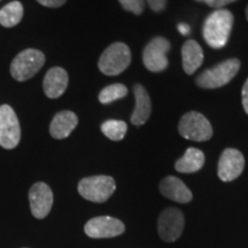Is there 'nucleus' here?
I'll list each match as a JSON object with an SVG mask.
<instances>
[{
	"mask_svg": "<svg viewBox=\"0 0 248 248\" xmlns=\"http://www.w3.org/2000/svg\"><path fill=\"white\" fill-rule=\"evenodd\" d=\"M125 11L131 12L135 15H140L144 12L145 0H119Z\"/></svg>",
	"mask_w": 248,
	"mask_h": 248,
	"instance_id": "4be33fe9",
	"label": "nucleus"
},
{
	"mask_svg": "<svg viewBox=\"0 0 248 248\" xmlns=\"http://www.w3.org/2000/svg\"><path fill=\"white\" fill-rule=\"evenodd\" d=\"M131 62V52L124 43H113L105 49L99 59L98 67L107 76H116L123 73Z\"/></svg>",
	"mask_w": 248,
	"mask_h": 248,
	"instance_id": "f03ea898",
	"label": "nucleus"
},
{
	"mask_svg": "<svg viewBox=\"0 0 248 248\" xmlns=\"http://www.w3.org/2000/svg\"><path fill=\"white\" fill-rule=\"evenodd\" d=\"M183 69L187 75H192L203 62V51L195 40H186L182 47Z\"/></svg>",
	"mask_w": 248,
	"mask_h": 248,
	"instance_id": "f3484780",
	"label": "nucleus"
},
{
	"mask_svg": "<svg viewBox=\"0 0 248 248\" xmlns=\"http://www.w3.org/2000/svg\"><path fill=\"white\" fill-rule=\"evenodd\" d=\"M178 131L182 137L193 141L209 140L213 136L212 124L202 114L188 111L179 121Z\"/></svg>",
	"mask_w": 248,
	"mask_h": 248,
	"instance_id": "423d86ee",
	"label": "nucleus"
},
{
	"mask_svg": "<svg viewBox=\"0 0 248 248\" xmlns=\"http://www.w3.org/2000/svg\"><path fill=\"white\" fill-rule=\"evenodd\" d=\"M233 27V14L229 9H215L204 20L202 35L210 47H224Z\"/></svg>",
	"mask_w": 248,
	"mask_h": 248,
	"instance_id": "f257e3e1",
	"label": "nucleus"
},
{
	"mask_svg": "<svg viewBox=\"0 0 248 248\" xmlns=\"http://www.w3.org/2000/svg\"><path fill=\"white\" fill-rule=\"evenodd\" d=\"M184 215L177 208L164 209L157 221V232L164 241L172 243L181 237L184 230Z\"/></svg>",
	"mask_w": 248,
	"mask_h": 248,
	"instance_id": "1a4fd4ad",
	"label": "nucleus"
},
{
	"mask_svg": "<svg viewBox=\"0 0 248 248\" xmlns=\"http://www.w3.org/2000/svg\"><path fill=\"white\" fill-rule=\"evenodd\" d=\"M146 1L150 5L152 11L155 12V13L162 12L167 6V0H146Z\"/></svg>",
	"mask_w": 248,
	"mask_h": 248,
	"instance_id": "b1692460",
	"label": "nucleus"
},
{
	"mask_svg": "<svg viewBox=\"0 0 248 248\" xmlns=\"http://www.w3.org/2000/svg\"><path fill=\"white\" fill-rule=\"evenodd\" d=\"M178 31L182 33V35H188V32H190V28L184 23H181L178 26Z\"/></svg>",
	"mask_w": 248,
	"mask_h": 248,
	"instance_id": "bb28decb",
	"label": "nucleus"
},
{
	"mask_svg": "<svg viewBox=\"0 0 248 248\" xmlns=\"http://www.w3.org/2000/svg\"><path fill=\"white\" fill-rule=\"evenodd\" d=\"M45 63V55L35 48L20 52L11 64V74L17 82H24L36 75Z\"/></svg>",
	"mask_w": 248,
	"mask_h": 248,
	"instance_id": "39448f33",
	"label": "nucleus"
},
{
	"mask_svg": "<svg viewBox=\"0 0 248 248\" xmlns=\"http://www.w3.org/2000/svg\"><path fill=\"white\" fill-rule=\"evenodd\" d=\"M101 131L110 140L120 141L125 137L128 125L123 121L108 120L101 124Z\"/></svg>",
	"mask_w": 248,
	"mask_h": 248,
	"instance_id": "aec40b11",
	"label": "nucleus"
},
{
	"mask_svg": "<svg viewBox=\"0 0 248 248\" xmlns=\"http://www.w3.org/2000/svg\"><path fill=\"white\" fill-rule=\"evenodd\" d=\"M68 82H69L68 74L63 68H51L46 73L44 83H43V88H44L46 97L51 99H57L61 97L66 92Z\"/></svg>",
	"mask_w": 248,
	"mask_h": 248,
	"instance_id": "ddd939ff",
	"label": "nucleus"
},
{
	"mask_svg": "<svg viewBox=\"0 0 248 248\" xmlns=\"http://www.w3.org/2000/svg\"><path fill=\"white\" fill-rule=\"evenodd\" d=\"M40 5L45 6V7H49V8H58L61 7L62 5H64V2L67 0H37Z\"/></svg>",
	"mask_w": 248,
	"mask_h": 248,
	"instance_id": "393cba45",
	"label": "nucleus"
},
{
	"mask_svg": "<svg viewBox=\"0 0 248 248\" xmlns=\"http://www.w3.org/2000/svg\"><path fill=\"white\" fill-rule=\"evenodd\" d=\"M240 69L238 59H229L203 71L197 78L198 86L202 89H218L230 83Z\"/></svg>",
	"mask_w": 248,
	"mask_h": 248,
	"instance_id": "7ed1b4c3",
	"label": "nucleus"
},
{
	"mask_svg": "<svg viewBox=\"0 0 248 248\" xmlns=\"http://www.w3.org/2000/svg\"><path fill=\"white\" fill-rule=\"evenodd\" d=\"M245 168V157L235 148H226L223 151L218 161V177L223 182H232L238 178Z\"/></svg>",
	"mask_w": 248,
	"mask_h": 248,
	"instance_id": "f8f14e48",
	"label": "nucleus"
},
{
	"mask_svg": "<svg viewBox=\"0 0 248 248\" xmlns=\"http://www.w3.org/2000/svg\"><path fill=\"white\" fill-rule=\"evenodd\" d=\"M29 202L32 215L38 219L45 218L53 206V192L47 184L38 182L29 191Z\"/></svg>",
	"mask_w": 248,
	"mask_h": 248,
	"instance_id": "9b49d317",
	"label": "nucleus"
},
{
	"mask_svg": "<svg viewBox=\"0 0 248 248\" xmlns=\"http://www.w3.org/2000/svg\"><path fill=\"white\" fill-rule=\"evenodd\" d=\"M136 98V107L131 115V123L136 126H140L147 122L152 113L151 98L146 89L140 84H136L133 88Z\"/></svg>",
	"mask_w": 248,
	"mask_h": 248,
	"instance_id": "2eb2a0df",
	"label": "nucleus"
},
{
	"mask_svg": "<svg viewBox=\"0 0 248 248\" xmlns=\"http://www.w3.org/2000/svg\"><path fill=\"white\" fill-rule=\"evenodd\" d=\"M128 94V88L125 85L116 83V84H111L102 89L99 93V101L104 105H108L110 102L120 100Z\"/></svg>",
	"mask_w": 248,
	"mask_h": 248,
	"instance_id": "412c9836",
	"label": "nucleus"
},
{
	"mask_svg": "<svg viewBox=\"0 0 248 248\" xmlns=\"http://www.w3.org/2000/svg\"><path fill=\"white\" fill-rule=\"evenodd\" d=\"M78 124L76 114L71 110H62L52 120L49 125V133L55 139H64L69 137Z\"/></svg>",
	"mask_w": 248,
	"mask_h": 248,
	"instance_id": "dca6fc26",
	"label": "nucleus"
},
{
	"mask_svg": "<svg viewBox=\"0 0 248 248\" xmlns=\"http://www.w3.org/2000/svg\"><path fill=\"white\" fill-rule=\"evenodd\" d=\"M195 1H204V0H195Z\"/></svg>",
	"mask_w": 248,
	"mask_h": 248,
	"instance_id": "c85d7f7f",
	"label": "nucleus"
},
{
	"mask_svg": "<svg viewBox=\"0 0 248 248\" xmlns=\"http://www.w3.org/2000/svg\"><path fill=\"white\" fill-rule=\"evenodd\" d=\"M23 17V6L20 1H12L0 9V24L5 28H13Z\"/></svg>",
	"mask_w": 248,
	"mask_h": 248,
	"instance_id": "6ab92c4d",
	"label": "nucleus"
},
{
	"mask_svg": "<svg viewBox=\"0 0 248 248\" xmlns=\"http://www.w3.org/2000/svg\"><path fill=\"white\" fill-rule=\"evenodd\" d=\"M170 49V42L164 37H155L151 40L142 52V61L145 67L152 73H161L168 68L167 58Z\"/></svg>",
	"mask_w": 248,
	"mask_h": 248,
	"instance_id": "6e6552de",
	"label": "nucleus"
},
{
	"mask_svg": "<svg viewBox=\"0 0 248 248\" xmlns=\"http://www.w3.org/2000/svg\"><path fill=\"white\" fill-rule=\"evenodd\" d=\"M125 226L120 219L110 216H99L91 218L84 226L85 233L90 238H113L122 234Z\"/></svg>",
	"mask_w": 248,
	"mask_h": 248,
	"instance_id": "9d476101",
	"label": "nucleus"
},
{
	"mask_svg": "<svg viewBox=\"0 0 248 248\" xmlns=\"http://www.w3.org/2000/svg\"><path fill=\"white\" fill-rule=\"evenodd\" d=\"M21 140L20 122L9 105L0 106V146L13 150Z\"/></svg>",
	"mask_w": 248,
	"mask_h": 248,
	"instance_id": "0eeeda50",
	"label": "nucleus"
},
{
	"mask_svg": "<svg viewBox=\"0 0 248 248\" xmlns=\"http://www.w3.org/2000/svg\"><path fill=\"white\" fill-rule=\"evenodd\" d=\"M234 1H237V0H204L203 2L214 9H222L224 6L232 4Z\"/></svg>",
	"mask_w": 248,
	"mask_h": 248,
	"instance_id": "5701e85b",
	"label": "nucleus"
},
{
	"mask_svg": "<svg viewBox=\"0 0 248 248\" xmlns=\"http://www.w3.org/2000/svg\"><path fill=\"white\" fill-rule=\"evenodd\" d=\"M241 95H243V106L244 109L246 111L248 115V78L243 86V92H241Z\"/></svg>",
	"mask_w": 248,
	"mask_h": 248,
	"instance_id": "a878e982",
	"label": "nucleus"
},
{
	"mask_svg": "<svg viewBox=\"0 0 248 248\" xmlns=\"http://www.w3.org/2000/svg\"><path fill=\"white\" fill-rule=\"evenodd\" d=\"M246 18H247V21H248V6H247V8H246Z\"/></svg>",
	"mask_w": 248,
	"mask_h": 248,
	"instance_id": "cd10ccee",
	"label": "nucleus"
},
{
	"mask_svg": "<svg viewBox=\"0 0 248 248\" xmlns=\"http://www.w3.org/2000/svg\"><path fill=\"white\" fill-rule=\"evenodd\" d=\"M204 164V154L198 148L190 147L186 150L181 159L176 161L175 169L183 173L197 172Z\"/></svg>",
	"mask_w": 248,
	"mask_h": 248,
	"instance_id": "a211bd4d",
	"label": "nucleus"
},
{
	"mask_svg": "<svg viewBox=\"0 0 248 248\" xmlns=\"http://www.w3.org/2000/svg\"><path fill=\"white\" fill-rule=\"evenodd\" d=\"M160 191L164 197L176 202L187 203L192 200V192L183 181L175 176L163 178L160 183Z\"/></svg>",
	"mask_w": 248,
	"mask_h": 248,
	"instance_id": "4468645a",
	"label": "nucleus"
},
{
	"mask_svg": "<svg viewBox=\"0 0 248 248\" xmlns=\"http://www.w3.org/2000/svg\"><path fill=\"white\" fill-rule=\"evenodd\" d=\"M115 190L116 183L110 176H91L80 179L78 183V193L84 199L97 203L107 201Z\"/></svg>",
	"mask_w": 248,
	"mask_h": 248,
	"instance_id": "20e7f679",
	"label": "nucleus"
}]
</instances>
